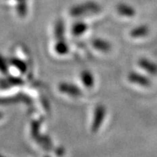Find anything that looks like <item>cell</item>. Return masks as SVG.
I'll list each match as a JSON object with an SVG mask.
<instances>
[{"label": "cell", "instance_id": "3", "mask_svg": "<svg viewBox=\"0 0 157 157\" xmlns=\"http://www.w3.org/2000/svg\"><path fill=\"white\" fill-rule=\"evenodd\" d=\"M139 67H141L147 73L152 75H157V64L153 62L148 59L146 58H141L138 61Z\"/></svg>", "mask_w": 157, "mask_h": 157}, {"label": "cell", "instance_id": "8", "mask_svg": "<svg viewBox=\"0 0 157 157\" xmlns=\"http://www.w3.org/2000/svg\"><path fill=\"white\" fill-rule=\"evenodd\" d=\"M82 81L86 86L87 87H93L94 84V78L93 74L88 72V71H85L82 73Z\"/></svg>", "mask_w": 157, "mask_h": 157}, {"label": "cell", "instance_id": "1", "mask_svg": "<svg viewBox=\"0 0 157 157\" xmlns=\"http://www.w3.org/2000/svg\"><path fill=\"white\" fill-rule=\"evenodd\" d=\"M101 11V6L94 2H86L73 9L74 15H84L85 13H98Z\"/></svg>", "mask_w": 157, "mask_h": 157}, {"label": "cell", "instance_id": "7", "mask_svg": "<svg viewBox=\"0 0 157 157\" xmlns=\"http://www.w3.org/2000/svg\"><path fill=\"white\" fill-rule=\"evenodd\" d=\"M93 45L97 50L102 52H108L111 51V44L105 39H96L93 40Z\"/></svg>", "mask_w": 157, "mask_h": 157}, {"label": "cell", "instance_id": "6", "mask_svg": "<svg viewBox=\"0 0 157 157\" xmlns=\"http://www.w3.org/2000/svg\"><path fill=\"white\" fill-rule=\"evenodd\" d=\"M106 114V107L102 105H98L96 107L94 113V128L97 129L103 121V118Z\"/></svg>", "mask_w": 157, "mask_h": 157}, {"label": "cell", "instance_id": "5", "mask_svg": "<svg viewBox=\"0 0 157 157\" xmlns=\"http://www.w3.org/2000/svg\"><path fill=\"white\" fill-rule=\"evenodd\" d=\"M150 33V29L146 25H138L135 28H133L130 31V36L134 39H141L145 38Z\"/></svg>", "mask_w": 157, "mask_h": 157}, {"label": "cell", "instance_id": "2", "mask_svg": "<svg viewBox=\"0 0 157 157\" xmlns=\"http://www.w3.org/2000/svg\"><path fill=\"white\" fill-rule=\"evenodd\" d=\"M128 79L132 84L137 85L142 87H149L152 85L150 78L137 72H129L128 74Z\"/></svg>", "mask_w": 157, "mask_h": 157}, {"label": "cell", "instance_id": "4", "mask_svg": "<svg viewBox=\"0 0 157 157\" xmlns=\"http://www.w3.org/2000/svg\"><path fill=\"white\" fill-rule=\"evenodd\" d=\"M116 11L121 15L126 17H133L136 14V11L133 6L125 3H120L116 6Z\"/></svg>", "mask_w": 157, "mask_h": 157}, {"label": "cell", "instance_id": "9", "mask_svg": "<svg viewBox=\"0 0 157 157\" xmlns=\"http://www.w3.org/2000/svg\"><path fill=\"white\" fill-rule=\"evenodd\" d=\"M86 30V25L85 24L80 23V24L76 25V26L74 28V32H75L76 34H80L82 33H84Z\"/></svg>", "mask_w": 157, "mask_h": 157}]
</instances>
